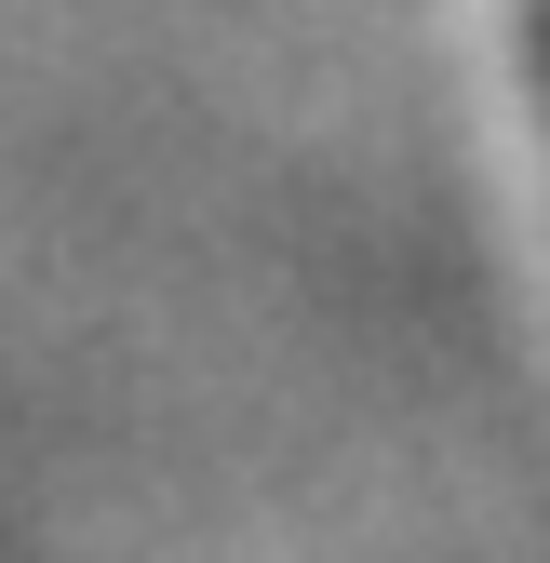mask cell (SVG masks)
Segmentation results:
<instances>
[{"label":"cell","instance_id":"cell-1","mask_svg":"<svg viewBox=\"0 0 550 563\" xmlns=\"http://www.w3.org/2000/svg\"><path fill=\"white\" fill-rule=\"evenodd\" d=\"M537 81H550V0H537Z\"/></svg>","mask_w":550,"mask_h":563}]
</instances>
